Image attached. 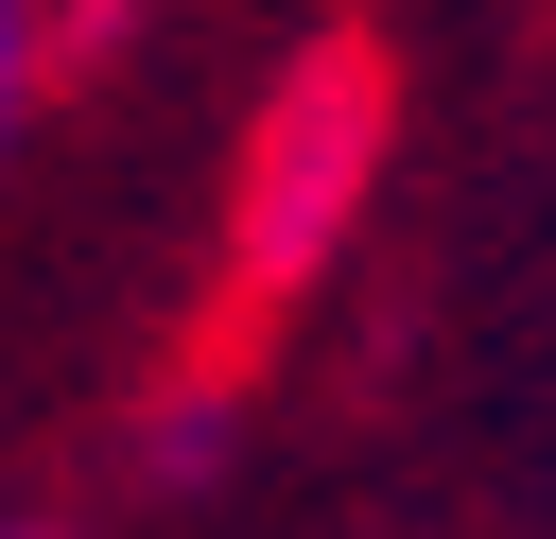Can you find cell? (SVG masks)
Returning <instances> with one entry per match:
<instances>
[{"mask_svg":"<svg viewBox=\"0 0 556 539\" xmlns=\"http://www.w3.org/2000/svg\"><path fill=\"white\" fill-rule=\"evenodd\" d=\"M365 156H382V52H295V70H278V104H261V156H243V209H226V243H243V278H261V296H278V278H313V261L348 243Z\"/></svg>","mask_w":556,"mask_h":539,"instance_id":"6da1fadb","label":"cell"},{"mask_svg":"<svg viewBox=\"0 0 556 539\" xmlns=\"http://www.w3.org/2000/svg\"><path fill=\"white\" fill-rule=\"evenodd\" d=\"M17 87H35V0H0V139H17Z\"/></svg>","mask_w":556,"mask_h":539,"instance_id":"7a4b0ae2","label":"cell"}]
</instances>
